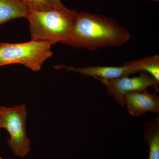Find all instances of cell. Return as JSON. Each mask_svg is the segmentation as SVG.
I'll list each match as a JSON object with an SVG mask.
<instances>
[{"label": "cell", "instance_id": "1", "mask_svg": "<svg viewBox=\"0 0 159 159\" xmlns=\"http://www.w3.org/2000/svg\"><path fill=\"white\" fill-rule=\"evenodd\" d=\"M129 31L115 20L87 11L77 12L68 45L96 50L122 45L129 41Z\"/></svg>", "mask_w": 159, "mask_h": 159}, {"label": "cell", "instance_id": "2", "mask_svg": "<svg viewBox=\"0 0 159 159\" xmlns=\"http://www.w3.org/2000/svg\"><path fill=\"white\" fill-rule=\"evenodd\" d=\"M77 11L67 8H53L48 11L29 10L31 40L47 42L51 45L61 43L68 45Z\"/></svg>", "mask_w": 159, "mask_h": 159}, {"label": "cell", "instance_id": "3", "mask_svg": "<svg viewBox=\"0 0 159 159\" xmlns=\"http://www.w3.org/2000/svg\"><path fill=\"white\" fill-rule=\"evenodd\" d=\"M50 43L31 40L20 43L0 42V66L20 64L33 71H39L53 54Z\"/></svg>", "mask_w": 159, "mask_h": 159}, {"label": "cell", "instance_id": "4", "mask_svg": "<svg viewBox=\"0 0 159 159\" xmlns=\"http://www.w3.org/2000/svg\"><path fill=\"white\" fill-rule=\"evenodd\" d=\"M2 127L7 129L10 138L8 144L17 157L24 158L31 151L30 141L26 131L27 111L21 104L11 108L4 107L2 113Z\"/></svg>", "mask_w": 159, "mask_h": 159}, {"label": "cell", "instance_id": "5", "mask_svg": "<svg viewBox=\"0 0 159 159\" xmlns=\"http://www.w3.org/2000/svg\"><path fill=\"white\" fill-rule=\"evenodd\" d=\"M95 78L106 86L109 93L122 106L125 104L124 95L129 92L145 90L149 87L154 88L157 93L159 92V81L145 72H142L138 77L131 78L124 76L112 79Z\"/></svg>", "mask_w": 159, "mask_h": 159}, {"label": "cell", "instance_id": "6", "mask_svg": "<svg viewBox=\"0 0 159 159\" xmlns=\"http://www.w3.org/2000/svg\"><path fill=\"white\" fill-rule=\"evenodd\" d=\"M55 68L79 73L86 76L103 79H112L135 74L139 72L130 61L126 63L122 66H90L86 67L76 68L60 65L55 66Z\"/></svg>", "mask_w": 159, "mask_h": 159}, {"label": "cell", "instance_id": "7", "mask_svg": "<svg viewBox=\"0 0 159 159\" xmlns=\"http://www.w3.org/2000/svg\"><path fill=\"white\" fill-rule=\"evenodd\" d=\"M124 98L129 113L133 116H140L147 112L159 114V96L146 90L129 92Z\"/></svg>", "mask_w": 159, "mask_h": 159}, {"label": "cell", "instance_id": "8", "mask_svg": "<svg viewBox=\"0 0 159 159\" xmlns=\"http://www.w3.org/2000/svg\"><path fill=\"white\" fill-rule=\"evenodd\" d=\"M29 9L20 0H0V25L20 18H26Z\"/></svg>", "mask_w": 159, "mask_h": 159}, {"label": "cell", "instance_id": "9", "mask_svg": "<svg viewBox=\"0 0 159 159\" xmlns=\"http://www.w3.org/2000/svg\"><path fill=\"white\" fill-rule=\"evenodd\" d=\"M144 137L149 146L148 159H159V118L146 123Z\"/></svg>", "mask_w": 159, "mask_h": 159}, {"label": "cell", "instance_id": "10", "mask_svg": "<svg viewBox=\"0 0 159 159\" xmlns=\"http://www.w3.org/2000/svg\"><path fill=\"white\" fill-rule=\"evenodd\" d=\"M139 71L147 72L148 74L159 82V56L155 55L146 57L139 60L130 61Z\"/></svg>", "mask_w": 159, "mask_h": 159}, {"label": "cell", "instance_id": "11", "mask_svg": "<svg viewBox=\"0 0 159 159\" xmlns=\"http://www.w3.org/2000/svg\"><path fill=\"white\" fill-rule=\"evenodd\" d=\"M23 2L29 10L48 11L54 8L48 0H23Z\"/></svg>", "mask_w": 159, "mask_h": 159}, {"label": "cell", "instance_id": "12", "mask_svg": "<svg viewBox=\"0 0 159 159\" xmlns=\"http://www.w3.org/2000/svg\"><path fill=\"white\" fill-rule=\"evenodd\" d=\"M53 8L64 9L66 7L63 5L61 0H48Z\"/></svg>", "mask_w": 159, "mask_h": 159}, {"label": "cell", "instance_id": "13", "mask_svg": "<svg viewBox=\"0 0 159 159\" xmlns=\"http://www.w3.org/2000/svg\"><path fill=\"white\" fill-rule=\"evenodd\" d=\"M2 114H0V128H2Z\"/></svg>", "mask_w": 159, "mask_h": 159}, {"label": "cell", "instance_id": "14", "mask_svg": "<svg viewBox=\"0 0 159 159\" xmlns=\"http://www.w3.org/2000/svg\"><path fill=\"white\" fill-rule=\"evenodd\" d=\"M3 109H4V107H0V114L2 113V112Z\"/></svg>", "mask_w": 159, "mask_h": 159}, {"label": "cell", "instance_id": "15", "mask_svg": "<svg viewBox=\"0 0 159 159\" xmlns=\"http://www.w3.org/2000/svg\"><path fill=\"white\" fill-rule=\"evenodd\" d=\"M150 1H155V2H159V0H150Z\"/></svg>", "mask_w": 159, "mask_h": 159}, {"label": "cell", "instance_id": "16", "mask_svg": "<svg viewBox=\"0 0 159 159\" xmlns=\"http://www.w3.org/2000/svg\"><path fill=\"white\" fill-rule=\"evenodd\" d=\"M20 1H22V2H23V0H20Z\"/></svg>", "mask_w": 159, "mask_h": 159}, {"label": "cell", "instance_id": "17", "mask_svg": "<svg viewBox=\"0 0 159 159\" xmlns=\"http://www.w3.org/2000/svg\"><path fill=\"white\" fill-rule=\"evenodd\" d=\"M2 159V158H1V159Z\"/></svg>", "mask_w": 159, "mask_h": 159}, {"label": "cell", "instance_id": "18", "mask_svg": "<svg viewBox=\"0 0 159 159\" xmlns=\"http://www.w3.org/2000/svg\"><path fill=\"white\" fill-rule=\"evenodd\" d=\"M0 159H1V157H0Z\"/></svg>", "mask_w": 159, "mask_h": 159}]
</instances>
